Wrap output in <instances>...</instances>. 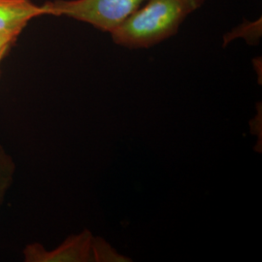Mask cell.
I'll return each mask as SVG.
<instances>
[{
    "mask_svg": "<svg viewBox=\"0 0 262 262\" xmlns=\"http://www.w3.org/2000/svg\"><path fill=\"white\" fill-rule=\"evenodd\" d=\"M94 236L88 229L82 233L68 237L53 251H47L39 243L30 244L25 249L27 262L92 261V243Z\"/></svg>",
    "mask_w": 262,
    "mask_h": 262,
    "instance_id": "3",
    "label": "cell"
},
{
    "mask_svg": "<svg viewBox=\"0 0 262 262\" xmlns=\"http://www.w3.org/2000/svg\"><path fill=\"white\" fill-rule=\"evenodd\" d=\"M2 59H3V58H0V64H1V61H2Z\"/></svg>",
    "mask_w": 262,
    "mask_h": 262,
    "instance_id": "10",
    "label": "cell"
},
{
    "mask_svg": "<svg viewBox=\"0 0 262 262\" xmlns=\"http://www.w3.org/2000/svg\"><path fill=\"white\" fill-rule=\"evenodd\" d=\"M147 0H54L43 4L49 16L68 17L112 33Z\"/></svg>",
    "mask_w": 262,
    "mask_h": 262,
    "instance_id": "2",
    "label": "cell"
},
{
    "mask_svg": "<svg viewBox=\"0 0 262 262\" xmlns=\"http://www.w3.org/2000/svg\"><path fill=\"white\" fill-rule=\"evenodd\" d=\"M15 169V162L0 145V179H13Z\"/></svg>",
    "mask_w": 262,
    "mask_h": 262,
    "instance_id": "7",
    "label": "cell"
},
{
    "mask_svg": "<svg viewBox=\"0 0 262 262\" xmlns=\"http://www.w3.org/2000/svg\"><path fill=\"white\" fill-rule=\"evenodd\" d=\"M12 180H13L12 178L0 179V205H1V202L4 198L6 191L9 188L10 185L12 183Z\"/></svg>",
    "mask_w": 262,
    "mask_h": 262,
    "instance_id": "9",
    "label": "cell"
},
{
    "mask_svg": "<svg viewBox=\"0 0 262 262\" xmlns=\"http://www.w3.org/2000/svg\"><path fill=\"white\" fill-rule=\"evenodd\" d=\"M205 0H147L111 34L128 49H147L177 33L183 21Z\"/></svg>",
    "mask_w": 262,
    "mask_h": 262,
    "instance_id": "1",
    "label": "cell"
},
{
    "mask_svg": "<svg viewBox=\"0 0 262 262\" xmlns=\"http://www.w3.org/2000/svg\"><path fill=\"white\" fill-rule=\"evenodd\" d=\"M45 15L44 6L31 0H0V33L19 35L29 20Z\"/></svg>",
    "mask_w": 262,
    "mask_h": 262,
    "instance_id": "4",
    "label": "cell"
},
{
    "mask_svg": "<svg viewBox=\"0 0 262 262\" xmlns=\"http://www.w3.org/2000/svg\"><path fill=\"white\" fill-rule=\"evenodd\" d=\"M92 261L129 262L128 257L118 253L112 246L100 237H94L92 243Z\"/></svg>",
    "mask_w": 262,
    "mask_h": 262,
    "instance_id": "6",
    "label": "cell"
},
{
    "mask_svg": "<svg viewBox=\"0 0 262 262\" xmlns=\"http://www.w3.org/2000/svg\"><path fill=\"white\" fill-rule=\"evenodd\" d=\"M19 37L14 33H0V58H4Z\"/></svg>",
    "mask_w": 262,
    "mask_h": 262,
    "instance_id": "8",
    "label": "cell"
},
{
    "mask_svg": "<svg viewBox=\"0 0 262 262\" xmlns=\"http://www.w3.org/2000/svg\"><path fill=\"white\" fill-rule=\"evenodd\" d=\"M261 19L255 21H245L224 37V46L229 44L236 38H243L249 44H257L261 36Z\"/></svg>",
    "mask_w": 262,
    "mask_h": 262,
    "instance_id": "5",
    "label": "cell"
}]
</instances>
